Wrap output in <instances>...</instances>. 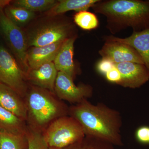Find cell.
I'll list each match as a JSON object with an SVG mask.
<instances>
[{
  "mask_svg": "<svg viewBox=\"0 0 149 149\" xmlns=\"http://www.w3.org/2000/svg\"><path fill=\"white\" fill-rule=\"evenodd\" d=\"M69 115L79 123L85 136L108 142L113 146H123L120 113L102 103L93 104L85 100L69 109Z\"/></svg>",
  "mask_w": 149,
  "mask_h": 149,
  "instance_id": "1",
  "label": "cell"
},
{
  "mask_svg": "<svg viewBox=\"0 0 149 149\" xmlns=\"http://www.w3.org/2000/svg\"><path fill=\"white\" fill-rule=\"evenodd\" d=\"M92 8L106 17L113 35L128 27L133 32L149 28V0H99Z\"/></svg>",
  "mask_w": 149,
  "mask_h": 149,
  "instance_id": "2",
  "label": "cell"
},
{
  "mask_svg": "<svg viewBox=\"0 0 149 149\" xmlns=\"http://www.w3.org/2000/svg\"><path fill=\"white\" fill-rule=\"evenodd\" d=\"M26 98L27 119L32 128L40 130L57 118L69 115V108L47 90L33 87Z\"/></svg>",
  "mask_w": 149,
  "mask_h": 149,
  "instance_id": "3",
  "label": "cell"
},
{
  "mask_svg": "<svg viewBox=\"0 0 149 149\" xmlns=\"http://www.w3.org/2000/svg\"><path fill=\"white\" fill-rule=\"evenodd\" d=\"M49 148H63L85 137L79 123L70 116H62L51 123L43 133Z\"/></svg>",
  "mask_w": 149,
  "mask_h": 149,
  "instance_id": "4",
  "label": "cell"
},
{
  "mask_svg": "<svg viewBox=\"0 0 149 149\" xmlns=\"http://www.w3.org/2000/svg\"><path fill=\"white\" fill-rule=\"evenodd\" d=\"M70 22H56L41 26L27 36L28 47H40L63 41L76 36Z\"/></svg>",
  "mask_w": 149,
  "mask_h": 149,
  "instance_id": "5",
  "label": "cell"
},
{
  "mask_svg": "<svg viewBox=\"0 0 149 149\" xmlns=\"http://www.w3.org/2000/svg\"><path fill=\"white\" fill-rule=\"evenodd\" d=\"M25 75L13 56L4 47L0 46V83L22 97L26 92Z\"/></svg>",
  "mask_w": 149,
  "mask_h": 149,
  "instance_id": "6",
  "label": "cell"
},
{
  "mask_svg": "<svg viewBox=\"0 0 149 149\" xmlns=\"http://www.w3.org/2000/svg\"><path fill=\"white\" fill-rule=\"evenodd\" d=\"M0 31L22 66L28 70L26 58L28 50L27 37L20 27L14 24L0 9Z\"/></svg>",
  "mask_w": 149,
  "mask_h": 149,
  "instance_id": "7",
  "label": "cell"
},
{
  "mask_svg": "<svg viewBox=\"0 0 149 149\" xmlns=\"http://www.w3.org/2000/svg\"><path fill=\"white\" fill-rule=\"evenodd\" d=\"M73 80L64 72H58L54 92L60 100L76 104L93 96V88L91 85L82 83L76 85Z\"/></svg>",
  "mask_w": 149,
  "mask_h": 149,
  "instance_id": "8",
  "label": "cell"
},
{
  "mask_svg": "<svg viewBox=\"0 0 149 149\" xmlns=\"http://www.w3.org/2000/svg\"><path fill=\"white\" fill-rule=\"evenodd\" d=\"M104 41L103 45L99 51L102 58L110 60L115 64L133 62L144 64L141 56L130 46L112 40Z\"/></svg>",
  "mask_w": 149,
  "mask_h": 149,
  "instance_id": "9",
  "label": "cell"
},
{
  "mask_svg": "<svg viewBox=\"0 0 149 149\" xmlns=\"http://www.w3.org/2000/svg\"><path fill=\"white\" fill-rule=\"evenodd\" d=\"M121 75L119 85L124 88H140L149 80V71L145 65L133 62L115 64Z\"/></svg>",
  "mask_w": 149,
  "mask_h": 149,
  "instance_id": "10",
  "label": "cell"
},
{
  "mask_svg": "<svg viewBox=\"0 0 149 149\" xmlns=\"http://www.w3.org/2000/svg\"><path fill=\"white\" fill-rule=\"evenodd\" d=\"M76 39L77 35L65 40L59 50L53 62L58 72H64L73 80L77 72L73 60L74 43Z\"/></svg>",
  "mask_w": 149,
  "mask_h": 149,
  "instance_id": "11",
  "label": "cell"
},
{
  "mask_svg": "<svg viewBox=\"0 0 149 149\" xmlns=\"http://www.w3.org/2000/svg\"><path fill=\"white\" fill-rule=\"evenodd\" d=\"M65 41L42 47H31L28 49L26 58L28 70L36 69L43 65L54 62Z\"/></svg>",
  "mask_w": 149,
  "mask_h": 149,
  "instance_id": "12",
  "label": "cell"
},
{
  "mask_svg": "<svg viewBox=\"0 0 149 149\" xmlns=\"http://www.w3.org/2000/svg\"><path fill=\"white\" fill-rule=\"evenodd\" d=\"M104 40L116 41L134 48L141 56L144 64L149 71V28L139 32H133L129 37L125 38L111 35L105 36Z\"/></svg>",
  "mask_w": 149,
  "mask_h": 149,
  "instance_id": "13",
  "label": "cell"
},
{
  "mask_svg": "<svg viewBox=\"0 0 149 149\" xmlns=\"http://www.w3.org/2000/svg\"><path fill=\"white\" fill-rule=\"evenodd\" d=\"M0 106L24 121L27 119V107L21 96L11 88L1 83Z\"/></svg>",
  "mask_w": 149,
  "mask_h": 149,
  "instance_id": "14",
  "label": "cell"
},
{
  "mask_svg": "<svg viewBox=\"0 0 149 149\" xmlns=\"http://www.w3.org/2000/svg\"><path fill=\"white\" fill-rule=\"evenodd\" d=\"M27 77L36 87L54 92L58 72L53 62L28 70Z\"/></svg>",
  "mask_w": 149,
  "mask_h": 149,
  "instance_id": "15",
  "label": "cell"
},
{
  "mask_svg": "<svg viewBox=\"0 0 149 149\" xmlns=\"http://www.w3.org/2000/svg\"><path fill=\"white\" fill-rule=\"evenodd\" d=\"M27 128L24 120L0 106V131L15 134H25Z\"/></svg>",
  "mask_w": 149,
  "mask_h": 149,
  "instance_id": "16",
  "label": "cell"
},
{
  "mask_svg": "<svg viewBox=\"0 0 149 149\" xmlns=\"http://www.w3.org/2000/svg\"><path fill=\"white\" fill-rule=\"evenodd\" d=\"M99 0H60L51 10L49 11V15H59L70 10H88L90 8L98 2Z\"/></svg>",
  "mask_w": 149,
  "mask_h": 149,
  "instance_id": "17",
  "label": "cell"
},
{
  "mask_svg": "<svg viewBox=\"0 0 149 149\" xmlns=\"http://www.w3.org/2000/svg\"><path fill=\"white\" fill-rule=\"evenodd\" d=\"M3 11L11 21L19 27L27 24L35 16V13L11 4L6 6Z\"/></svg>",
  "mask_w": 149,
  "mask_h": 149,
  "instance_id": "18",
  "label": "cell"
},
{
  "mask_svg": "<svg viewBox=\"0 0 149 149\" xmlns=\"http://www.w3.org/2000/svg\"><path fill=\"white\" fill-rule=\"evenodd\" d=\"M55 0H17L12 1V5L23 8L33 12L49 11L57 3Z\"/></svg>",
  "mask_w": 149,
  "mask_h": 149,
  "instance_id": "19",
  "label": "cell"
},
{
  "mask_svg": "<svg viewBox=\"0 0 149 149\" xmlns=\"http://www.w3.org/2000/svg\"><path fill=\"white\" fill-rule=\"evenodd\" d=\"M27 144L26 134H12L0 131V149H24Z\"/></svg>",
  "mask_w": 149,
  "mask_h": 149,
  "instance_id": "20",
  "label": "cell"
},
{
  "mask_svg": "<svg viewBox=\"0 0 149 149\" xmlns=\"http://www.w3.org/2000/svg\"><path fill=\"white\" fill-rule=\"evenodd\" d=\"M74 23L83 30L90 31L99 27L97 17L93 13L88 10L76 12L73 16Z\"/></svg>",
  "mask_w": 149,
  "mask_h": 149,
  "instance_id": "21",
  "label": "cell"
},
{
  "mask_svg": "<svg viewBox=\"0 0 149 149\" xmlns=\"http://www.w3.org/2000/svg\"><path fill=\"white\" fill-rule=\"evenodd\" d=\"M60 149H114V146L100 139L85 136L77 143Z\"/></svg>",
  "mask_w": 149,
  "mask_h": 149,
  "instance_id": "22",
  "label": "cell"
},
{
  "mask_svg": "<svg viewBox=\"0 0 149 149\" xmlns=\"http://www.w3.org/2000/svg\"><path fill=\"white\" fill-rule=\"evenodd\" d=\"M27 149H49L43 133L39 129L30 127L26 133Z\"/></svg>",
  "mask_w": 149,
  "mask_h": 149,
  "instance_id": "23",
  "label": "cell"
},
{
  "mask_svg": "<svg viewBox=\"0 0 149 149\" xmlns=\"http://www.w3.org/2000/svg\"><path fill=\"white\" fill-rule=\"evenodd\" d=\"M135 137L136 141L140 143L149 145V126H140L135 131Z\"/></svg>",
  "mask_w": 149,
  "mask_h": 149,
  "instance_id": "24",
  "label": "cell"
},
{
  "mask_svg": "<svg viewBox=\"0 0 149 149\" xmlns=\"http://www.w3.org/2000/svg\"><path fill=\"white\" fill-rule=\"evenodd\" d=\"M115 66V64L110 60L102 58L97 64L96 69L100 74L104 76L107 72L112 69Z\"/></svg>",
  "mask_w": 149,
  "mask_h": 149,
  "instance_id": "25",
  "label": "cell"
},
{
  "mask_svg": "<svg viewBox=\"0 0 149 149\" xmlns=\"http://www.w3.org/2000/svg\"><path fill=\"white\" fill-rule=\"evenodd\" d=\"M104 77L110 83H114L118 85H119L121 81V75L116 66L107 72Z\"/></svg>",
  "mask_w": 149,
  "mask_h": 149,
  "instance_id": "26",
  "label": "cell"
},
{
  "mask_svg": "<svg viewBox=\"0 0 149 149\" xmlns=\"http://www.w3.org/2000/svg\"><path fill=\"white\" fill-rule=\"evenodd\" d=\"M11 1H1L0 0V9L4 8L7 6L10 3Z\"/></svg>",
  "mask_w": 149,
  "mask_h": 149,
  "instance_id": "27",
  "label": "cell"
}]
</instances>
